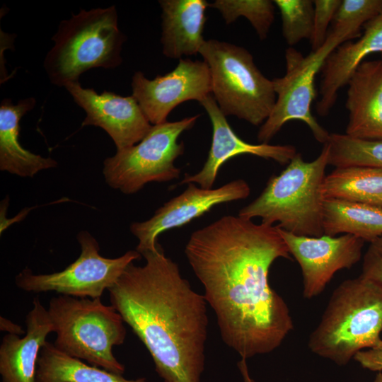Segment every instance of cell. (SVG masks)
I'll use <instances>...</instances> for the list:
<instances>
[{
  "mask_svg": "<svg viewBox=\"0 0 382 382\" xmlns=\"http://www.w3.org/2000/svg\"><path fill=\"white\" fill-rule=\"evenodd\" d=\"M185 254L228 347L248 359L282 345L294 323L268 275L291 254L276 226L224 216L194 231Z\"/></svg>",
  "mask_w": 382,
  "mask_h": 382,
  "instance_id": "obj_1",
  "label": "cell"
},
{
  "mask_svg": "<svg viewBox=\"0 0 382 382\" xmlns=\"http://www.w3.org/2000/svg\"><path fill=\"white\" fill-rule=\"evenodd\" d=\"M130 263L108 291L120 314L151 354L164 382H201L208 316L204 295L183 277L161 245Z\"/></svg>",
  "mask_w": 382,
  "mask_h": 382,
  "instance_id": "obj_2",
  "label": "cell"
},
{
  "mask_svg": "<svg viewBox=\"0 0 382 382\" xmlns=\"http://www.w3.org/2000/svg\"><path fill=\"white\" fill-rule=\"evenodd\" d=\"M382 285L361 275L340 283L311 332V352L339 366L381 340Z\"/></svg>",
  "mask_w": 382,
  "mask_h": 382,
  "instance_id": "obj_3",
  "label": "cell"
},
{
  "mask_svg": "<svg viewBox=\"0 0 382 382\" xmlns=\"http://www.w3.org/2000/svg\"><path fill=\"white\" fill-rule=\"evenodd\" d=\"M329 161V146L324 144L319 156L303 161L296 154L286 168L270 178L262 193L242 208L238 215L272 225L297 236L319 237L323 228V199L321 185Z\"/></svg>",
  "mask_w": 382,
  "mask_h": 382,
  "instance_id": "obj_4",
  "label": "cell"
},
{
  "mask_svg": "<svg viewBox=\"0 0 382 382\" xmlns=\"http://www.w3.org/2000/svg\"><path fill=\"white\" fill-rule=\"evenodd\" d=\"M52 39L54 45L43 66L52 84L65 87L79 81V76L91 69L120 66L127 37L118 27L117 9L111 6L81 9L59 23Z\"/></svg>",
  "mask_w": 382,
  "mask_h": 382,
  "instance_id": "obj_5",
  "label": "cell"
},
{
  "mask_svg": "<svg viewBox=\"0 0 382 382\" xmlns=\"http://www.w3.org/2000/svg\"><path fill=\"white\" fill-rule=\"evenodd\" d=\"M47 311L54 325V345L62 352L89 364L122 374L125 366L112 352L125 342L126 329L120 314L100 298L52 297Z\"/></svg>",
  "mask_w": 382,
  "mask_h": 382,
  "instance_id": "obj_6",
  "label": "cell"
},
{
  "mask_svg": "<svg viewBox=\"0 0 382 382\" xmlns=\"http://www.w3.org/2000/svg\"><path fill=\"white\" fill-rule=\"evenodd\" d=\"M199 54L209 69L212 93L223 114L262 125L276 94L272 80L261 73L252 54L244 47L213 39L205 41Z\"/></svg>",
  "mask_w": 382,
  "mask_h": 382,
  "instance_id": "obj_7",
  "label": "cell"
},
{
  "mask_svg": "<svg viewBox=\"0 0 382 382\" xmlns=\"http://www.w3.org/2000/svg\"><path fill=\"white\" fill-rule=\"evenodd\" d=\"M199 116L152 125L139 143L117 150L103 162V173L107 184L129 195L150 182L177 179L180 169L174 162L184 153V144L178 139L183 132L195 125Z\"/></svg>",
  "mask_w": 382,
  "mask_h": 382,
  "instance_id": "obj_8",
  "label": "cell"
},
{
  "mask_svg": "<svg viewBox=\"0 0 382 382\" xmlns=\"http://www.w3.org/2000/svg\"><path fill=\"white\" fill-rule=\"evenodd\" d=\"M348 40V36L330 31L324 45L306 56L291 47L286 50V73L282 77L272 79L276 102L258 131L257 140L260 143L268 144L285 123L293 120L306 124L318 141L323 144L327 142L330 133L311 113L316 96L315 78L328 55Z\"/></svg>",
  "mask_w": 382,
  "mask_h": 382,
  "instance_id": "obj_9",
  "label": "cell"
},
{
  "mask_svg": "<svg viewBox=\"0 0 382 382\" xmlns=\"http://www.w3.org/2000/svg\"><path fill=\"white\" fill-rule=\"evenodd\" d=\"M76 238L81 253L74 262L51 274H35L25 268L15 277L16 286L28 292L55 291L76 298H100L126 267L141 257L138 251L129 250L118 257H105L100 254L99 244L90 233L81 231Z\"/></svg>",
  "mask_w": 382,
  "mask_h": 382,
  "instance_id": "obj_10",
  "label": "cell"
},
{
  "mask_svg": "<svg viewBox=\"0 0 382 382\" xmlns=\"http://www.w3.org/2000/svg\"><path fill=\"white\" fill-rule=\"evenodd\" d=\"M132 88V96L154 125L166 122L170 112L182 103L200 102L212 95L211 74L204 61L182 58L173 70L152 80L141 71L135 72Z\"/></svg>",
  "mask_w": 382,
  "mask_h": 382,
  "instance_id": "obj_11",
  "label": "cell"
},
{
  "mask_svg": "<svg viewBox=\"0 0 382 382\" xmlns=\"http://www.w3.org/2000/svg\"><path fill=\"white\" fill-rule=\"evenodd\" d=\"M277 229L301 267L306 299L320 294L337 272L351 268L362 256L365 241L350 234L310 237Z\"/></svg>",
  "mask_w": 382,
  "mask_h": 382,
  "instance_id": "obj_12",
  "label": "cell"
},
{
  "mask_svg": "<svg viewBox=\"0 0 382 382\" xmlns=\"http://www.w3.org/2000/svg\"><path fill=\"white\" fill-rule=\"evenodd\" d=\"M250 192L249 185L242 179L215 189L187 184L183 193L166 202L151 218L131 224L130 231L139 241L136 250L141 255L156 250L160 245L158 237L161 233L188 224L217 204L245 199Z\"/></svg>",
  "mask_w": 382,
  "mask_h": 382,
  "instance_id": "obj_13",
  "label": "cell"
},
{
  "mask_svg": "<svg viewBox=\"0 0 382 382\" xmlns=\"http://www.w3.org/2000/svg\"><path fill=\"white\" fill-rule=\"evenodd\" d=\"M64 88L86 112L81 125L102 128L117 150L139 143L152 127L133 96H122L107 91L98 93L93 88L82 87L79 81Z\"/></svg>",
  "mask_w": 382,
  "mask_h": 382,
  "instance_id": "obj_14",
  "label": "cell"
},
{
  "mask_svg": "<svg viewBox=\"0 0 382 382\" xmlns=\"http://www.w3.org/2000/svg\"><path fill=\"white\" fill-rule=\"evenodd\" d=\"M208 114L212 125V140L207 161L201 170L186 176L179 185L197 183L204 189H212L218 172L228 159L241 155L251 154L288 164L297 154L292 145L252 144L244 141L233 131L212 95L199 102Z\"/></svg>",
  "mask_w": 382,
  "mask_h": 382,
  "instance_id": "obj_15",
  "label": "cell"
},
{
  "mask_svg": "<svg viewBox=\"0 0 382 382\" xmlns=\"http://www.w3.org/2000/svg\"><path fill=\"white\" fill-rule=\"evenodd\" d=\"M347 136L382 140V59L363 62L347 83Z\"/></svg>",
  "mask_w": 382,
  "mask_h": 382,
  "instance_id": "obj_16",
  "label": "cell"
},
{
  "mask_svg": "<svg viewBox=\"0 0 382 382\" xmlns=\"http://www.w3.org/2000/svg\"><path fill=\"white\" fill-rule=\"evenodd\" d=\"M382 54V13L364 25L363 35L356 42L346 41L337 46L322 66L320 100L316 110L326 116L334 106L337 92L347 85L352 74L369 54Z\"/></svg>",
  "mask_w": 382,
  "mask_h": 382,
  "instance_id": "obj_17",
  "label": "cell"
},
{
  "mask_svg": "<svg viewBox=\"0 0 382 382\" xmlns=\"http://www.w3.org/2000/svg\"><path fill=\"white\" fill-rule=\"evenodd\" d=\"M26 332L23 337L6 334L0 345V374L2 382H36L37 359L47 336L54 332L47 309L38 297L25 317Z\"/></svg>",
  "mask_w": 382,
  "mask_h": 382,
  "instance_id": "obj_18",
  "label": "cell"
},
{
  "mask_svg": "<svg viewBox=\"0 0 382 382\" xmlns=\"http://www.w3.org/2000/svg\"><path fill=\"white\" fill-rule=\"evenodd\" d=\"M161 37L163 54L182 59L199 53L205 42L203 37L207 21L205 0H160Z\"/></svg>",
  "mask_w": 382,
  "mask_h": 382,
  "instance_id": "obj_19",
  "label": "cell"
},
{
  "mask_svg": "<svg viewBox=\"0 0 382 382\" xmlns=\"http://www.w3.org/2000/svg\"><path fill=\"white\" fill-rule=\"evenodd\" d=\"M36 104L34 98L13 104L4 98L0 104V169L21 177H33L39 171L55 168L57 162L24 149L19 141L21 118Z\"/></svg>",
  "mask_w": 382,
  "mask_h": 382,
  "instance_id": "obj_20",
  "label": "cell"
},
{
  "mask_svg": "<svg viewBox=\"0 0 382 382\" xmlns=\"http://www.w3.org/2000/svg\"><path fill=\"white\" fill-rule=\"evenodd\" d=\"M324 234H350L371 243L382 236V207L337 199H324Z\"/></svg>",
  "mask_w": 382,
  "mask_h": 382,
  "instance_id": "obj_21",
  "label": "cell"
},
{
  "mask_svg": "<svg viewBox=\"0 0 382 382\" xmlns=\"http://www.w3.org/2000/svg\"><path fill=\"white\" fill-rule=\"evenodd\" d=\"M324 199H337L382 207V168L371 166L335 168L321 185Z\"/></svg>",
  "mask_w": 382,
  "mask_h": 382,
  "instance_id": "obj_22",
  "label": "cell"
},
{
  "mask_svg": "<svg viewBox=\"0 0 382 382\" xmlns=\"http://www.w3.org/2000/svg\"><path fill=\"white\" fill-rule=\"evenodd\" d=\"M36 382H148L145 378L127 379L122 374L88 364L70 357L48 341L41 347Z\"/></svg>",
  "mask_w": 382,
  "mask_h": 382,
  "instance_id": "obj_23",
  "label": "cell"
},
{
  "mask_svg": "<svg viewBox=\"0 0 382 382\" xmlns=\"http://www.w3.org/2000/svg\"><path fill=\"white\" fill-rule=\"evenodd\" d=\"M328 164L335 168L371 166L382 168V140H362L330 133Z\"/></svg>",
  "mask_w": 382,
  "mask_h": 382,
  "instance_id": "obj_24",
  "label": "cell"
},
{
  "mask_svg": "<svg viewBox=\"0 0 382 382\" xmlns=\"http://www.w3.org/2000/svg\"><path fill=\"white\" fill-rule=\"evenodd\" d=\"M209 6L217 9L226 24L246 18L260 40H265L274 21V4L270 0H216Z\"/></svg>",
  "mask_w": 382,
  "mask_h": 382,
  "instance_id": "obj_25",
  "label": "cell"
},
{
  "mask_svg": "<svg viewBox=\"0 0 382 382\" xmlns=\"http://www.w3.org/2000/svg\"><path fill=\"white\" fill-rule=\"evenodd\" d=\"M282 18V35L289 46L303 39L311 40L313 30L314 6L311 0H274Z\"/></svg>",
  "mask_w": 382,
  "mask_h": 382,
  "instance_id": "obj_26",
  "label": "cell"
},
{
  "mask_svg": "<svg viewBox=\"0 0 382 382\" xmlns=\"http://www.w3.org/2000/svg\"><path fill=\"white\" fill-rule=\"evenodd\" d=\"M381 13L382 0H342L331 31L347 35L351 39L358 37L361 26Z\"/></svg>",
  "mask_w": 382,
  "mask_h": 382,
  "instance_id": "obj_27",
  "label": "cell"
},
{
  "mask_svg": "<svg viewBox=\"0 0 382 382\" xmlns=\"http://www.w3.org/2000/svg\"><path fill=\"white\" fill-rule=\"evenodd\" d=\"M341 0H314L313 30L310 40L311 51L319 50L328 37V29L341 4Z\"/></svg>",
  "mask_w": 382,
  "mask_h": 382,
  "instance_id": "obj_28",
  "label": "cell"
},
{
  "mask_svg": "<svg viewBox=\"0 0 382 382\" xmlns=\"http://www.w3.org/2000/svg\"><path fill=\"white\" fill-rule=\"evenodd\" d=\"M360 275L382 285V236L370 243L363 257Z\"/></svg>",
  "mask_w": 382,
  "mask_h": 382,
  "instance_id": "obj_29",
  "label": "cell"
},
{
  "mask_svg": "<svg viewBox=\"0 0 382 382\" xmlns=\"http://www.w3.org/2000/svg\"><path fill=\"white\" fill-rule=\"evenodd\" d=\"M353 359L364 369L382 371V339L374 347L359 352Z\"/></svg>",
  "mask_w": 382,
  "mask_h": 382,
  "instance_id": "obj_30",
  "label": "cell"
},
{
  "mask_svg": "<svg viewBox=\"0 0 382 382\" xmlns=\"http://www.w3.org/2000/svg\"><path fill=\"white\" fill-rule=\"evenodd\" d=\"M0 330L11 335H21L25 333L21 326L3 316L0 317Z\"/></svg>",
  "mask_w": 382,
  "mask_h": 382,
  "instance_id": "obj_31",
  "label": "cell"
},
{
  "mask_svg": "<svg viewBox=\"0 0 382 382\" xmlns=\"http://www.w3.org/2000/svg\"><path fill=\"white\" fill-rule=\"evenodd\" d=\"M246 361L247 359L241 358L237 364L238 369L244 382H255L250 375Z\"/></svg>",
  "mask_w": 382,
  "mask_h": 382,
  "instance_id": "obj_32",
  "label": "cell"
},
{
  "mask_svg": "<svg viewBox=\"0 0 382 382\" xmlns=\"http://www.w3.org/2000/svg\"><path fill=\"white\" fill-rule=\"evenodd\" d=\"M373 382H382V371H378Z\"/></svg>",
  "mask_w": 382,
  "mask_h": 382,
  "instance_id": "obj_33",
  "label": "cell"
},
{
  "mask_svg": "<svg viewBox=\"0 0 382 382\" xmlns=\"http://www.w3.org/2000/svg\"><path fill=\"white\" fill-rule=\"evenodd\" d=\"M381 59H382V54H381Z\"/></svg>",
  "mask_w": 382,
  "mask_h": 382,
  "instance_id": "obj_34",
  "label": "cell"
}]
</instances>
